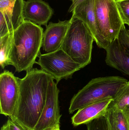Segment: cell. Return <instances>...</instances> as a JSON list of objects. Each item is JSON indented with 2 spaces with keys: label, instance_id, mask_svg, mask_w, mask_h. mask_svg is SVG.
<instances>
[{
  "label": "cell",
  "instance_id": "26",
  "mask_svg": "<svg viewBox=\"0 0 129 130\" xmlns=\"http://www.w3.org/2000/svg\"><path fill=\"white\" fill-rule=\"evenodd\" d=\"M57 130H60V129H57Z\"/></svg>",
  "mask_w": 129,
  "mask_h": 130
},
{
  "label": "cell",
  "instance_id": "3",
  "mask_svg": "<svg viewBox=\"0 0 129 130\" xmlns=\"http://www.w3.org/2000/svg\"><path fill=\"white\" fill-rule=\"evenodd\" d=\"M128 81L119 76L99 77L91 79L73 96L69 108L70 113L94 102L111 98Z\"/></svg>",
  "mask_w": 129,
  "mask_h": 130
},
{
  "label": "cell",
  "instance_id": "14",
  "mask_svg": "<svg viewBox=\"0 0 129 130\" xmlns=\"http://www.w3.org/2000/svg\"><path fill=\"white\" fill-rule=\"evenodd\" d=\"M113 99L111 98L103 99L90 104L78 110L71 119L73 125L76 126L81 124H86L104 115Z\"/></svg>",
  "mask_w": 129,
  "mask_h": 130
},
{
  "label": "cell",
  "instance_id": "9",
  "mask_svg": "<svg viewBox=\"0 0 129 130\" xmlns=\"http://www.w3.org/2000/svg\"><path fill=\"white\" fill-rule=\"evenodd\" d=\"M23 0H0V37L12 32L25 20Z\"/></svg>",
  "mask_w": 129,
  "mask_h": 130
},
{
  "label": "cell",
  "instance_id": "22",
  "mask_svg": "<svg viewBox=\"0 0 129 130\" xmlns=\"http://www.w3.org/2000/svg\"><path fill=\"white\" fill-rule=\"evenodd\" d=\"M84 1H85V0H77L74 4H72L71 6H70L69 8V10H68V12H69V13H72L74 8L76 7L79 4H80V3H81V2H82Z\"/></svg>",
  "mask_w": 129,
  "mask_h": 130
},
{
  "label": "cell",
  "instance_id": "2",
  "mask_svg": "<svg viewBox=\"0 0 129 130\" xmlns=\"http://www.w3.org/2000/svg\"><path fill=\"white\" fill-rule=\"evenodd\" d=\"M43 34L41 26L27 20L13 31L9 59L10 65L14 67L16 72H27L36 64V60L41 54Z\"/></svg>",
  "mask_w": 129,
  "mask_h": 130
},
{
  "label": "cell",
  "instance_id": "20",
  "mask_svg": "<svg viewBox=\"0 0 129 130\" xmlns=\"http://www.w3.org/2000/svg\"><path fill=\"white\" fill-rule=\"evenodd\" d=\"M0 130H29L13 118L9 117Z\"/></svg>",
  "mask_w": 129,
  "mask_h": 130
},
{
  "label": "cell",
  "instance_id": "15",
  "mask_svg": "<svg viewBox=\"0 0 129 130\" xmlns=\"http://www.w3.org/2000/svg\"><path fill=\"white\" fill-rule=\"evenodd\" d=\"M105 115L112 130H129L123 111L109 104Z\"/></svg>",
  "mask_w": 129,
  "mask_h": 130
},
{
  "label": "cell",
  "instance_id": "25",
  "mask_svg": "<svg viewBox=\"0 0 129 130\" xmlns=\"http://www.w3.org/2000/svg\"><path fill=\"white\" fill-rule=\"evenodd\" d=\"M127 31H128V34L129 35V28L127 30Z\"/></svg>",
  "mask_w": 129,
  "mask_h": 130
},
{
  "label": "cell",
  "instance_id": "7",
  "mask_svg": "<svg viewBox=\"0 0 129 130\" xmlns=\"http://www.w3.org/2000/svg\"><path fill=\"white\" fill-rule=\"evenodd\" d=\"M60 90L52 78L49 82L47 98L41 114L33 130H57L60 129L59 104Z\"/></svg>",
  "mask_w": 129,
  "mask_h": 130
},
{
  "label": "cell",
  "instance_id": "11",
  "mask_svg": "<svg viewBox=\"0 0 129 130\" xmlns=\"http://www.w3.org/2000/svg\"><path fill=\"white\" fill-rule=\"evenodd\" d=\"M70 19L58 23L50 22L43 34L42 47L45 53L55 52L61 48L68 30Z\"/></svg>",
  "mask_w": 129,
  "mask_h": 130
},
{
  "label": "cell",
  "instance_id": "6",
  "mask_svg": "<svg viewBox=\"0 0 129 130\" xmlns=\"http://www.w3.org/2000/svg\"><path fill=\"white\" fill-rule=\"evenodd\" d=\"M36 64L50 75L57 83L62 79L72 78L74 73L84 66L73 61L62 49L50 53L40 54Z\"/></svg>",
  "mask_w": 129,
  "mask_h": 130
},
{
  "label": "cell",
  "instance_id": "8",
  "mask_svg": "<svg viewBox=\"0 0 129 130\" xmlns=\"http://www.w3.org/2000/svg\"><path fill=\"white\" fill-rule=\"evenodd\" d=\"M20 79L9 70L0 75V113L11 118L16 110L19 96Z\"/></svg>",
  "mask_w": 129,
  "mask_h": 130
},
{
  "label": "cell",
  "instance_id": "16",
  "mask_svg": "<svg viewBox=\"0 0 129 130\" xmlns=\"http://www.w3.org/2000/svg\"><path fill=\"white\" fill-rule=\"evenodd\" d=\"M13 32L0 37V65L2 69L10 65L9 57L12 46Z\"/></svg>",
  "mask_w": 129,
  "mask_h": 130
},
{
  "label": "cell",
  "instance_id": "12",
  "mask_svg": "<svg viewBox=\"0 0 129 130\" xmlns=\"http://www.w3.org/2000/svg\"><path fill=\"white\" fill-rule=\"evenodd\" d=\"M105 62L108 66L129 76V49L116 39L105 50Z\"/></svg>",
  "mask_w": 129,
  "mask_h": 130
},
{
  "label": "cell",
  "instance_id": "5",
  "mask_svg": "<svg viewBox=\"0 0 129 130\" xmlns=\"http://www.w3.org/2000/svg\"><path fill=\"white\" fill-rule=\"evenodd\" d=\"M95 14L99 31L110 44L118 38L124 25L116 0H95Z\"/></svg>",
  "mask_w": 129,
  "mask_h": 130
},
{
  "label": "cell",
  "instance_id": "13",
  "mask_svg": "<svg viewBox=\"0 0 129 130\" xmlns=\"http://www.w3.org/2000/svg\"><path fill=\"white\" fill-rule=\"evenodd\" d=\"M53 14V10L49 4L42 0L24 1L23 16L25 20L46 26Z\"/></svg>",
  "mask_w": 129,
  "mask_h": 130
},
{
  "label": "cell",
  "instance_id": "24",
  "mask_svg": "<svg viewBox=\"0 0 129 130\" xmlns=\"http://www.w3.org/2000/svg\"><path fill=\"white\" fill-rule=\"evenodd\" d=\"M70 1H72V4H74V3H75V2H76V1H77V0H70Z\"/></svg>",
  "mask_w": 129,
  "mask_h": 130
},
{
  "label": "cell",
  "instance_id": "19",
  "mask_svg": "<svg viewBox=\"0 0 129 130\" xmlns=\"http://www.w3.org/2000/svg\"><path fill=\"white\" fill-rule=\"evenodd\" d=\"M122 20L129 26V0H116Z\"/></svg>",
  "mask_w": 129,
  "mask_h": 130
},
{
  "label": "cell",
  "instance_id": "21",
  "mask_svg": "<svg viewBox=\"0 0 129 130\" xmlns=\"http://www.w3.org/2000/svg\"><path fill=\"white\" fill-rule=\"evenodd\" d=\"M118 38L119 41L129 49V35L125 24L123 26Z\"/></svg>",
  "mask_w": 129,
  "mask_h": 130
},
{
  "label": "cell",
  "instance_id": "23",
  "mask_svg": "<svg viewBox=\"0 0 129 130\" xmlns=\"http://www.w3.org/2000/svg\"><path fill=\"white\" fill-rule=\"evenodd\" d=\"M123 110V111L125 116L126 118V120H127L129 130V105L126 107Z\"/></svg>",
  "mask_w": 129,
  "mask_h": 130
},
{
  "label": "cell",
  "instance_id": "10",
  "mask_svg": "<svg viewBox=\"0 0 129 130\" xmlns=\"http://www.w3.org/2000/svg\"><path fill=\"white\" fill-rule=\"evenodd\" d=\"M95 0H85L74 8L72 13L76 17L82 21L89 28L97 45L106 50L109 44L101 34L95 19Z\"/></svg>",
  "mask_w": 129,
  "mask_h": 130
},
{
  "label": "cell",
  "instance_id": "18",
  "mask_svg": "<svg viewBox=\"0 0 129 130\" xmlns=\"http://www.w3.org/2000/svg\"><path fill=\"white\" fill-rule=\"evenodd\" d=\"M88 130H112L105 115L86 124Z\"/></svg>",
  "mask_w": 129,
  "mask_h": 130
},
{
  "label": "cell",
  "instance_id": "1",
  "mask_svg": "<svg viewBox=\"0 0 129 130\" xmlns=\"http://www.w3.org/2000/svg\"><path fill=\"white\" fill-rule=\"evenodd\" d=\"M52 77L41 69L33 68L20 79L19 96L14 119L29 130H33L41 114Z\"/></svg>",
  "mask_w": 129,
  "mask_h": 130
},
{
  "label": "cell",
  "instance_id": "4",
  "mask_svg": "<svg viewBox=\"0 0 129 130\" xmlns=\"http://www.w3.org/2000/svg\"><path fill=\"white\" fill-rule=\"evenodd\" d=\"M61 49L84 67L91 62L94 37L87 25L73 14Z\"/></svg>",
  "mask_w": 129,
  "mask_h": 130
},
{
  "label": "cell",
  "instance_id": "17",
  "mask_svg": "<svg viewBox=\"0 0 129 130\" xmlns=\"http://www.w3.org/2000/svg\"><path fill=\"white\" fill-rule=\"evenodd\" d=\"M110 104L121 110L129 105V82L120 89Z\"/></svg>",
  "mask_w": 129,
  "mask_h": 130
}]
</instances>
